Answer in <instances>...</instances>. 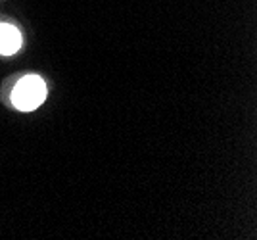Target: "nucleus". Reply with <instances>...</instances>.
<instances>
[{
  "label": "nucleus",
  "instance_id": "1",
  "mask_svg": "<svg viewBox=\"0 0 257 240\" xmlns=\"http://www.w3.org/2000/svg\"><path fill=\"white\" fill-rule=\"evenodd\" d=\"M44 98H46V83L37 75L23 77L12 92L14 106L22 111L37 109L44 102Z\"/></svg>",
  "mask_w": 257,
  "mask_h": 240
},
{
  "label": "nucleus",
  "instance_id": "2",
  "mask_svg": "<svg viewBox=\"0 0 257 240\" xmlns=\"http://www.w3.org/2000/svg\"><path fill=\"white\" fill-rule=\"evenodd\" d=\"M20 46H22V33L10 23H0V54H16Z\"/></svg>",
  "mask_w": 257,
  "mask_h": 240
}]
</instances>
